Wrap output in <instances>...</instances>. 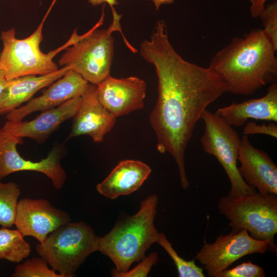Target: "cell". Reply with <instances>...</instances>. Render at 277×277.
Instances as JSON below:
<instances>
[{"label":"cell","mask_w":277,"mask_h":277,"mask_svg":"<svg viewBox=\"0 0 277 277\" xmlns=\"http://www.w3.org/2000/svg\"><path fill=\"white\" fill-rule=\"evenodd\" d=\"M140 55L154 67L158 97L150 123L161 153H169L179 169L181 185L190 183L185 168V152L203 112L227 92L225 84L209 67L184 60L170 43L166 22L158 21L148 40L140 46Z\"/></svg>","instance_id":"obj_1"},{"label":"cell","mask_w":277,"mask_h":277,"mask_svg":"<svg viewBox=\"0 0 277 277\" xmlns=\"http://www.w3.org/2000/svg\"><path fill=\"white\" fill-rule=\"evenodd\" d=\"M276 51L263 30L254 29L217 52L209 67L220 77L227 92L249 95L276 76Z\"/></svg>","instance_id":"obj_2"},{"label":"cell","mask_w":277,"mask_h":277,"mask_svg":"<svg viewBox=\"0 0 277 277\" xmlns=\"http://www.w3.org/2000/svg\"><path fill=\"white\" fill-rule=\"evenodd\" d=\"M158 197L153 194L141 203L134 215L117 222L107 234L99 237L98 251L107 256L115 268L111 272L127 271L134 262L145 256L152 244L157 242L159 232L154 225Z\"/></svg>","instance_id":"obj_3"},{"label":"cell","mask_w":277,"mask_h":277,"mask_svg":"<svg viewBox=\"0 0 277 277\" xmlns=\"http://www.w3.org/2000/svg\"><path fill=\"white\" fill-rule=\"evenodd\" d=\"M112 11L113 22L107 29H97L104 21L103 11L96 24L84 34H77L58 60L60 66H68L88 83L95 85L110 75L114 52L112 33L119 30L122 33L120 23L122 15H118L114 8Z\"/></svg>","instance_id":"obj_4"},{"label":"cell","mask_w":277,"mask_h":277,"mask_svg":"<svg viewBox=\"0 0 277 277\" xmlns=\"http://www.w3.org/2000/svg\"><path fill=\"white\" fill-rule=\"evenodd\" d=\"M220 214L230 222L232 231L246 230L253 239L268 243L276 250L274 236L277 233V196L256 191L245 195L221 197Z\"/></svg>","instance_id":"obj_5"},{"label":"cell","mask_w":277,"mask_h":277,"mask_svg":"<svg viewBox=\"0 0 277 277\" xmlns=\"http://www.w3.org/2000/svg\"><path fill=\"white\" fill-rule=\"evenodd\" d=\"M98 239L85 222H70L37 244L36 250L53 270L64 277H72L86 259L98 251Z\"/></svg>","instance_id":"obj_6"},{"label":"cell","mask_w":277,"mask_h":277,"mask_svg":"<svg viewBox=\"0 0 277 277\" xmlns=\"http://www.w3.org/2000/svg\"><path fill=\"white\" fill-rule=\"evenodd\" d=\"M46 18L44 17L33 33L25 38H17L13 28L1 32L3 48L0 56V67L7 80L28 75H47L58 70L53 58L60 50L66 48L65 45L47 54L40 49Z\"/></svg>","instance_id":"obj_7"},{"label":"cell","mask_w":277,"mask_h":277,"mask_svg":"<svg viewBox=\"0 0 277 277\" xmlns=\"http://www.w3.org/2000/svg\"><path fill=\"white\" fill-rule=\"evenodd\" d=\"M201 118L205 124L201 144L204 151L214 156L226 173L231 185L228 196L234 197L256 191L245 181L238 169L241 138L238 132L215 113L205 110Z\"/></svg>","instance_id":"obj_8"},{"label":"cell","mask_w":277,"mask_h":277,"mask_svg":"<svg viewBox=\"0 0 277 277\" xmlns=\"http://www.w3.org/2000/svg\"><path fill=\"white\" fill-rule=\"evenodd\" d=\"M23 143V138L12 134L4 127L0 128V181L14 172L36 171L48 177L55 189H61L67 178L61 163L62 147H54L46 158L33 162L24 159L17 152V145Z\"/></svg>","instance_id":"obj_9"},{"label":"cell","mask_w":277,"mask_h":277,"mask_svg":"<svg viewBox=\"0 0 277 277\" xmlns=\"http://www.w3.org/2000/svg\"><path fill=\"white\" fill-rule=\"evenodd\" d=\"M269 248L267 242L252 238L246 230L219 235L212 243H206L195 259L209 276L215 277L241 258L253 253H264Z\"/></svg>","instance_id":"obj_10"},{"label":"cell","mask_w":277,"mask_h":277,"mask_svg":"<svg viewBox=\"0 0 277 277\" xmlns=\"http://www.w3.org/2000/svg\"><path fill=\"white\" fill-rule=\"evenodd\" d=\"M71 220L67 212L54 207L47 200L26 198L18 202L14 225L24 236H32L42 243L51 232Z\"/></svg>","instance_id":"obj_11"},{"label":"cell","mask_w":277,"mask_h":277,"mask_svg":"<svg viewBox=\"0 0 277 277\" xmlns=\"http://www.w3.org/2000/svg\"><path fill=\"white\" fill-rule=\"evenodd\" d=\"M146 90V82L137 77L116 78L110 75L96 85V96L116 118L143 108Z\"/></svg>","instance_id":"obj_12"},{"label":"cell","mask_w":277,"mask_h":277,"mask_svg":"<svg viewBox=\"0 0 277 277\" xmlns=\"http://www.w3.org/2000/svg\"><path fill=\"white\" fill-rule=\"evenodd\" d=\"M88 84L81 75L69 70L50 85L41 96L30 99L25 105L6 114V118L7 121L20 122L34 112L56 107L70 99L82 96Z\"/></svg>","instance_id":"obj_13"},{"label":"cell","mask_w":277,"mask_h":277,"mask_svg":"<svg viewBox=\"0 0 277 277\" xmlns=\"http://www.w3.org/2000/svg\"><path fill=\"white\" fill-rule=\"evenodd\" d=\"M239 172L249 185L263 194L277 195V166L265 152L254 147L243 134L238 155Z\"/></svg>","instance_id":"obj_14"},{"label":"cell","mask_w":277,"mask_h":277,"mask_svg":"<svg viewBox=\"0 0 277 277\" xmlns=\"http://www.w3.org/2000/svg\"><path fill=\"white\" fill-rule=\"evenodd\" d=\"M82 98L67 140L84 135L89 136L94 143H101L113 128L116 118L99 102L96 85L89 84Z\"/></svg>","instance_id":"obj_15"},{"label":"cell","mask_w":277,"mask_h":277,"mask_svg":"<svg viewBox=\"0 0 277 277\" xmlns=\"http://www.w3.org/2000/svg\"><path fill=\"white\" fill-rule=\"evenodd\" d=\"M82 100V96L70 99L56 107L42 111L30 121H7L3 127L15 136L44 143L62 123L75 116Z\"/></svg>","instance_id":"obj_16"},{"label":"cell","mask_w":277,"mask_h":277,"mask_svg":"<svg viewBox=\"0 0 277 277\" xmlns=\"http://www.w3.org/2000/svg\"><path fill=\"white\" fill-rule=\"evenodd\" d=\"M231 126L241 127L249 119L277 122V84L268 88L266 94L258 98L232 103L214 112Z\"/></svg>","instance_id":"obj_17"},{"label":"cell","mask_w":277,"mask_h":277,"mask_svg":"<svg viewBox=\"0 0 277 277\" xmlns=\"http://www.w3.org/2000/svg\"><path fill=\"white\" fill-rule=\"evenodd\" d=\"M151 172L146 164L137 160L121 161L96 189L102 195L109 199L127 195L138 190Z\"/></svg>","instance_id":"obj_18"},{"label":"cell","mask_w":277,"mask_h":277,"mask_svg":"<svg viewBox=\"0 0 277 277\" xmlns=\"http://www.w3.org/2000/svg\"><path fill=\"white\" fill-rule=\"evenodd\" d=\"M69 70L68 66H65L51 74L28 75L8 80L0 94V115L7 114L21 107L38 91L49 86Z\"/></svg>","instance_id":"obj_19"},{"label":"cell","mask_w":277,"mask_h":277,"mask_svg":"<svg viewBox=\"0 0 277 277\" xmlns=\"http://www.w3.org/2000/svg\"><path fill=\"white\" fill-rule=\"evenodd\" d=\"M9 228L0 229V260L19 263L29 256L31 247L19 230Z\"/></svg>","instance_id":"obj_20"},{"label":"cell","mask_w":277,"mask_h":277,"mask_svg":"<svg viewBox=\"0 0 277 277\" xmlns=\"http://www.w3.org/2000/svg\"><path fill=\"white\" fill-rule=\"evenodd\" d=\"M20 194L17 184L0 181V225L2 227L10 228L14 225Z\"/></svg>","instance_id":"obj_21"},{"label":"cell","mask_w":277,"mask_h":277,"mask_svg":"<svg viewBox=\"0 0 277 277\" xmlns=\"http://www.w3.org/2000/svg\"><path fill=\"white\" fill-rule=\"evenodd\" d=\"M168 253L177 268L180 277H204L203 268L198 267L194 260L186 261L181 258L174 249L172 245L163 233H159L157 242Z\"/></svg>","instance_id":"obj_22"},{"label":"cell","mask_w":277,"mask_h":277,"mask_svg":"<svg viewBox=\"0 0 277 277\" xmlns=\"http://www.w3.org/2000/svg\"><path fill=\"white\" fill-rule=\"evenodd\" d=\"M43 258H32L18 264L11 275L12 277H64L48 266Z\"/></svg>","instance_id":"obj_23"},{"label":"cell","mask_w":277,"mask_h":277,"mask_svg":"<svg viewBox=\"0 0 277 277\" xmlns=\"http://www.w3.org/2000/svg\"><path fill=\"white\" fill-rule=\"evenodd\" d=\"M259 17L264 26L263 29L277 50V2L266 5Z\"/></svg>","instance_id":"obj_24"},{"label":"cell","mask_w":277,"mask_h":277,"mask_svg":"<svg viewBox=\"0 0 277 277\" xmlns=\"http://www.w3.org/2000/svg\"><path fill=\"white\" fill-rule=\"evenodd\" d=\"M264 270L250 261L244 262L230 269H225L215 277H264Z\"/></svg>","instance_id":"obj_25"},{"label":"cell","mask_w":277,"mask_h":277,"mask_svg":"<svg viewBox=\"0 0 277 277\" xmlns=\"http://www.w3.org/2000/svg\"><path fill=\"white\" fill-rule=\"evenodd\" d=\"M136 266L131 269L123 273L111 272L112 276L114 277H145L150 272L151 267L158 261V254L153 252L145 256Z\"/></svg>","instance_id":"obj_26"},{"label":"cell","mask_w":277,"mask_h":277,"mask_svg":"<svg viewBox=\"0 0 277 277\" xmlns=\"http://www.w3.org/2000/svg\"><path fill=\"white\" fill-rule=\"evenodd\" d=\"M256 134L268 135L276 138L277 126L274 122L259 125L253 121H248L245 124L243 134L248 135Z\"/></svg>","instance_id":"obj_27"},{"label":"cell","mask_w":277,"mask_h":277,"mask_svg":"<svg viewBox=\"0 0 277 277\" xmlns=\"http://www.w3.org/2000/svg\"><path fill=\"white\" fill-rule=\"evenodd\" d=\"M153 3L155 9L158 11L162 5H169L172 4L174 0H151ZM88 3L93 6H96L103 3H108L111 9L114 8V6L118 4L116 0H88Z\"/></svg>","instance_id":"obj_28"},{"label":"cell","mask_w":277,"mask_h":277,"mask_svg":"<svg viewBox=\"0 0 277 277\" xmlns=\"http://www.w3.org/2000/svg\"><path fill=\"white\" fill-rule=\"evenodd\" d=\"M251 3L249 11L251 16L256 18L264 10L267 0H248Z\"/></svg>","instance_id":"obj_29"},{"label":"cell","mask_w":277,"mask_h":277,"mask_svg":"<svg viewBox=\"0 0 277 277\" xmlns=\"http://www.w3.org/2000/svg\"><path fill=\"white\" fill-rule=\"evenodd\" d=\"M7 81L4 70L0 67V94L5 87Z\"/></svg>","instance_id":"obj_30"},{"label":"cell","mask_w":277,"mask_h":277,"mask_svg":"<svg viewBox=\"0 0 277 277\" xmlns=\"http://www.w3.org/2000/svg\"><path fill=\"white\" fill-rule=\"evenodd\" d=\"M0 56H1V53H0Z\"/></svg>","instance_id":"obj_31"}]
</instances>
